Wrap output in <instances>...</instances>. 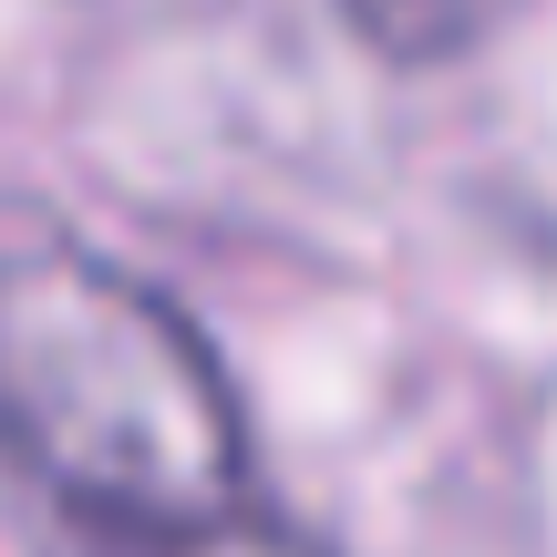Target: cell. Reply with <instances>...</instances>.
Masks as SVG:
<instances>
[{
	"mask_svg": "<svg viewBox=\"0 0 557 557\" xmlns=\"http://www.w3.org/2000/svg\"><path fill=\"white\" fill-rule=\"evenodd\" d=\"M0 444L124 537L218 547L248 517V423L207 341L73 238L0 248Z\"/></svg>",
	"mask_w": 557,
	"mask_h": 557,
	"instance_id": "cell-1",
	"label": "cell"
}]
</instances>
